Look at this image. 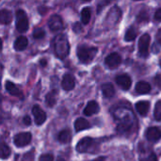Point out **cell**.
<instances>
[{"mask_svg":"<svg viewBox=\"0 0 161 161\" xmlns=\"http://www.w3.org/2000/svg\"><path fill=\"white\" fill-rule=\"evenodd\" d=\"M88 128H90V124L84 118H78L75 122V129L76 132L83 131V130H86Z\"/></svg>","mask_w":161,"mask_h":161,"instance_id":"cell-19","label":"cell"},{"mask_svg":"<svg viewBox=\"0 0 161 161\" xmlns=\"http://www.w3.org/2000/svg\"><path fill=\"white\" fill-rule=\"evenodd\" d=\"M5 87H6L7 92H8L10 95H12V96H16V97H19L20 99H22V98L24 97L23 92H22L17 88V86H15L12 82H10V81H7V82H6Z\"/></svg>","mask_w":161,"mask_h":161,"instance_id":"cell-13","label":"cell"},{"mask_svg":"<svg viewBox=\"0 0 161 161\" xmlns=\"http://www.w3.org/2000/svg\"><path fill=\"white\" fill-rule=\"evenodd\" d=\"M91 17H92L91 8H90L89 7L84 8L81 10V23L84 24V25L89 24V22H90V20H91Z\"/></svg>","mask_w":161,"mask_h":161,"instance_id":"cell-23","label":"cell"},{"mask_svg":"<svg viewBox=\"0 0 161 161\" xmlns=\"http://www.w3.org/2000/svg\"><path fill=\"white\" fill-rule=\"evenodd\" d=\"M94 144V141L92 138L86 137L81 139L77 145H76V151L78 153H87V152H91L90 150L92 149V147Z\"/></svg>","mask_w":161,"mask_h":161,"instance_id":"cell-5","label":"cell"},{"mask_svg":"<svg viewBox=\"0 0 161 161\" xmlns=\"http://www.w3.org/2000/svg\"><path fill=\"white\" fill-rule=\"evenodd\" d=\"M32 113H33V116H34V119H35V123L38 125H42L45 122V120H46V114H45V112L39 106H34L33 107Z\"/></svg>","mask_w":161,"mask_h":161,"instance_id":"cell-10","label":"cell"},{"mask_svg":"<svg viewBox=\"0 0 161 161\" xmlns=\"http://www.w3.org/2000/svg\"><path fill=\"white\" fill-rule=\"evenodd\" d=\"M155 83H156V85H157V87L161 90V75H157L156 77H155Z\"/></svg>","mask_w":161,"mask_h":161,"instance_id":"cell-33","label":"cell"},{"mask_svg":"<svg viewBox=\"0 0 161 161\" xmlns=\"http://www.w3.org/2000/svg\"><path fill=\"white\" fill-rule=\"evenodd\" d=\"M100 108H99V105L95 102V101H90L86 108H84V111L83 113L87 116H91V115H93L95 113H97L99 111Z\"/></svg>","mask_w":161,"mask_h":161,"instance_id":"cell-14","label":"cell"},{"mask_svg":"<svg viewBox=\"0 0 161 161\" xmlns=\"http://www.w3.org/2000/svg\"><path fill=\"white\" fill-rule=\"evenodd\" d=\"M138 20L139 21H147L148 20V14L144 10H142L138 16Z\"/></svg>","mask_w":161,"mask_h":161,"instance_id":"cell-31","label":"cell"},{"mask_svg":"<svg viewBox=\"0 0 161 161\" xmlns=\"http://www.w3.org/2000/svg\"><path fill=\"white\" fill-rule=\"evenodd\" d=\"M21 161H34V153L33 152H29V153L25 154L22 157Z\"/></svg>","mask_w":161,"mask_h":161,"instance_id":"cell-29","label":"cell"},{"mask_svg":"<svg viewBox=\"0 0 161 161\" xmlns=\"http://www.w3.org/2000/svg\"><path fill=\"white\" fill-rule=\"evenodd\" d=\"M46 64H47L46 59H41V65H42V66H45Z\"/></svg>","mask_w":161,"mask_h":161,"instance_id":"cell-38","label":"cell"},{"mask_svg":"<svg viewBox=\"0 0 161 161\" xmlns=\"http://www.w3.org/2000/svg\"><path fill=\"white\" fill-rule=\"evenodd\" d=\"M102 90V92H103V95L106 97V98H111L114 94H115V90H114V87L112 84L110 83H106L102 86L101 88Z\"/></svg>","mask_w":161,"mask_h":161,"instance_id":"cell-20","label":"cell"},{"mask_svg":"<svg viewBox=\"0 0 161 161\" xmlns=\"http://www.w3.org/2000/svg\"><path fill=\"white\" fill-rule=\"evenodd\" d=\"M149 108H150V104L147 101H140L136 104L137 111L142 116H145L148 113Z\"/></svg>","mask_w":161,"mask_h":161,"instance_id":"cell-18","label":"cell"},{"mask_svg":"<svg viewBox=\"0 0 161 161\" xmlns=\"http://www.w3.org/2000/svg\"><path fill=\"white\" fill-rule=\"evenodd\" d=\"M157 40L159 43H161V28L158 29V31L157 33Z\"/></svg>","mask_w":161,"mask_h":161,"instance_id":"cell-37","label":"cell"},{"mask_svg":"<svg viewBox=\"0 0 161 161\" xmlns=\"http://www.w3.org/2000/svg\"><path fill=\"white\" fill-rule=\"evenodd\" d=\"M73 29L75 33H80L82 31V25L81 23H75L73 26Z\"/></svg>","mask_w":161,"mask_h":161,"instance_id":"cell-32","label":"cell"},{"mask_svg":"<svg viewBox=\"0 0 161 161\" xmlns=\"http://www.w3.org/2000/svg\"><path fill=\"white\" fill-rule=\"evenodd\" d=\"M31 140H32V135L29 132H23L17 134L14 137L13 142L17 147H25L31 142Z\"/></svg>","mask_w":161,"mask_h":161,"instance_id":"cell-4","label":"cell"},{"mask_svg":"<svg viewBox=\"0 0 161 161\" xmlns=\"http://www.w3.org/2000/svg\"><path fill=\"white\" fill-rule=\"evenodd\" d=\"M146 138L150 142H158L161 139V129L159 127L153 126L146 130Z\"/></svg>","mask_w":161,"mask_h":161,"instance_id":"cell-11","label":"cell"},{"mask_svg":"<svg viewBox=\"0 0 161 161\" xmlns=\"http://www.w3.org/2000/svg\"><path fill=\"white\" fill-rule=\"evenodd\" d=\"M28 20L24 10L19 9L16 12V28L19 32H26L28 29Z\"/></svg>","mask_w":161,"mask_h":161,"instance_id":"cell-3","label":"cell"},{"mask_svg":"<svg viewBox=\"0 0 161 161\" xmlns=\"http://www.w3.org/2000/svg\"><path fill=\"white\" fill-rule=\"evenodd\" d=\"M39 161H54V157L51 154H44L40 157Z\"/></svg>","mask_w":161,"mask_h":161,"instance_id":"cell-30","label":"cell"},{"mask_svg":"<svg viewBox=\"0 0 161 161\" xmlns=\"http://www.w3.org/2000/svg\"><path fill=\"white\" fill-rule=\"evenodd\" d=\"M94 161H104V158H98V159H96V160Z\"/></svg>","mask_w":161,"mask_h":161,"instance_id":"cell-40","label":"cell"},{"mask_svg":"<svg viewBox=\"0 0 161 161\" xmlns=\"http://www.w3.org/2000/svg\"><path fill=\"white\" fill-rule=\"evenodd\" d=\"M28 44V41L25 36H20L14 42V49L17 51H23L26 48Z\"/></svg>","mask_w":161,"mask_h":161,"instance_id":"cell-15","label":"cell"},{"mask_svg":"<svg viewBox=\"0 0 161 161\" xmlns=\"http://www.w3.org/2000/svg\"><path fill=\"white\" fill-rule=\"evenodd\" d=\"M121 62H122V58L118 53H111L105 59V63L111 69L118 67L121 64Z\"/></svg>","mask_w":161,"mask_h":161,"instance_id":"cell-8","label":"cell"},{"mask_svg":"<svg viewBox=\"0 0 161 161\" xmlns=\"http://www.w3.org/2000/svg\"><path fill=\"white\" fill-rule=\"evenodd\" d=\"M155 19L158 21H161V8H158L155 13Z\"/></svg>","mask_w":161,"mask_h":161,"instance_id":"cell-36","label":"cell"},{"mask_svg":"<svg viewBox=\"0 0 161 161\" xmlns=\"http://www.w3.org/2000/svg\"><path fill=\"white\" fill-rule=\"evenodd\" d=\"M44 36H45V32H44V30L42 29V28H36V29L33 31V37H34V39H36V40H41V39H42Z\"/></svg>","mask_w":161,"mask_h":161,"instance_id":"cell-28","label":"cell"},{"mask_svg":"<svg viewBox=\"0 0 161 161\" xmlns=\"http://www.w3.org/2000/svg\"><path fill=\"white\" fill-rule=\"evenodd\" d=\"M151 91V85L145 81H140L136 85V92L140 94H146L150 92Z\"/></svg>","mask_w":161,"mask_h":161,"instance_id":"cell-16","label":"cell"},{"mask_svg":"<svg viewBox=\"0 0 161 161\" xmlns=\"http://www.w3.org/2000/svg\"><path fill=\"white\" fill-rule=\"evenodd\" d=\"M53 46H54L55 53L58 58H64L69 55L70 45H69L68 39L65 35L63 34L58 35L53 41Z\"/></svg>","mask_w":161,"mask_h":161,"instance_id":"cell-1","label":"cell"},{"mask_svg":"<svg viewBox=\"0 0 161 161\" xmlns=\"http://www.w3.org/2000/svg\"><path fill=\"white\" fill-rule=\"evenodd\" d=\"M9 156H10V148L7 144L2 143V145H1V158L6 159Z\"/></svg>","mask_w":161,"mask_h":161,"instance_id":"cell-26","label":"cell"},{"mask_svg":"<svg viewBox=\"0 0 161 161\" xmlns=\"http://www.w3.org/2000/svg\"><path fill=\"white\" fill-rule=\"evenodd\" d=\"M116 83L125 91H127L131 88V84H132V80L131 77L126 75V74H123V75H119L116 77Z\"/></svg>","mask_w":161,"mask_h":161,"instance_id":"cell-9","label":"cell"},{"mask_svg":"<svg viewBox=\"0 0 161 161\" xmlns=\"http://www.w3.org/2000/svg\"><path fill=\"white\" fill-rule=\"evenodd\" d=\"M137 37V31L135 30L134 27H129L126 32H125V40L126 42H132L136 39Z\"/></svg>","mask_w":161,"mask_h":161,"instance_id":"cell-25","label":"cell"},{"mask_svg":"<svg viewBox=\"0 0 161 161\" xmlns=\"http://www.w3.org/2000/svg\"><path fill=\"white\" fill-rule=\"evenodd\" d=\"M57 99H58V91L53 90V91H51L50 92H48L46 94L45 102H46V104H47V106L49 108H52V107H54L56 105Z\"/></svg>","mask_w":161,"mask_h":161,"instance_id":"cell-17","label":"cell"},{"mask_svg":"<svg viewBox=\"0 0 161 161\" xmlns=\"http://www.w3.org/2000/svg\"><path fill=\"white\" fill-rule=\"evenodd\" d=\"M96 47H89L87 45H79L77 47V57L82 63H90L92 61L97 53Z\"/></svg>","mask_w":161,"mask_h":161,"instance_id":"cell-2","label":"cell"},{"mask_svg":"<svg viewBox=\"0 0 161 161\" xmlns=\"http://www.w3.org/2000/svg\"><path fill=\"white\" fill-rule=\"evenodd\" d=\"M12 21V14L8 9H1L0 11V22L3 25H8Z\"/></svg>","mask_w":161,"mask_h":161,"instance_id":"cell-21","label":"cell"},{"mask_svg":"<svg viewBox=\"0 0 161 161\" xmlns=\"http://www.w3.org/2000/svg\"><path fill=\"white\" fill-rule=\"evenodd\" d=\"M154 116L157 121H161V101H158L156 104L155 107V111H154Z\"/></svg>","mask_w":161,"mask_h":161,"instance_id":"cell-27","label":"cell"},{"mask_svg":"<svg viewBox=\"0 0 161 161\" xmlns=\"http://www.w3.org/2000/svg\"><path fill=\"white\" fill-rule=\"evenodd\" d=\"M131 125H132V122L130 121L128 116H125L121 120V123L118 125V130L121 132H126L130 129Z\"/></svg>","mask_w":161,"mask_h":161,"instance_id":"cell-22","label":"cell"},{"mask_svg":"<svg viewBox=\"0 0 161 161\" xmlns=\"http://www.w3.org/2000/svg\"><path fill=\"white\" fill-rule=\"evenodd\" d=\"M23 122H24V124H25V125H31V119H30V117H29V116H25V117H24Z\"/></svg>","mask_w":161,"mask_h":161,"instance_id":"cell-35","label":"cell"},{"mask_svg":"<svg viewBox=\"0 0 161 161\" xmlns=\"http://www.w3.org/2000/svg\"><path fill=\"white\" fill-rule=\"evenodd\" d=\"M149 45H150V36L148 34H143L139 40V52L142 57L148 56Z\"/></svg>","mask_w":161,"mask_h":161,"instance_id":"cell-6","label":"cell"},{"mask_svg":"<svg viewBox=\"0 0 161 161\" xmlns=\"http://www.w3.org/2000/svg\"><path fill=\"white\" fill-rule=\"evenodd\" d=\"M57 161H65V160H64V159H63L62 158H60V157H59V158H58L57 159Z\"/></svg>","mask_w":161,"mask_h":161,"instance_id":"cell-39","label":"cell"},{"mask_svg":"<svg viewBox=\"0 0 161 161\" xmlns=\"http://www.w3.org/2000/svg\"><path fill=\"white\" fill-rule=\"evenodd\" d=\"M143 161H158V158H157V156L155 154L152 153L147 158H145Z\"/></svg>","mask_w":161,"mask_h":161,"instance_id":"cell-34","label":"cell"},{"mask_svg":"<svg viewBox=\"0 0 161 161\" xmlns=\"http://www.w3.org/2000/svg\"><path fill=\"white\" fill-rule=\"evenodd\" d=\"M160 67H161V60H160Z\"/></svg>","mask_w":161,"mask_h":161,"instance_id":"cell-41","label":"cell"},{"mask_svg":"<svg viewBox=\"0 0 161 161\" xmlns=\"http://www.w3.org/2000/svg\"><path fill=\"white\" fill-rule=\"evenodd\" d=\"M75 86V81L73 75L67 74L63 76L62 81H61V87L64 91H72Z\"/></svg>","mask_w":161,"mask_h":161,"instance_id":"cell-12","label":"cell"},{"mask_svg":"<svg viewBox=\"0 0 161 161\" xmlns=\"http://www.w3.org/2000/svg\"><path fill=\"white\" fill-rule=\"evenodd\" d=\"M48 26L52 31H58L63 28V22L59 15H52L48 20Z\"/></svg>","mask_w":161,"mask_h":161,"instance_id":"cell-7","label":"cell"},{"mask_svg":"<svg viewBox=\"0 0 161 161\" xmlns=\"http://www.w3.org/2000/svg\"><path fill=\"white\" fill-rule=\"evenodd\" d=\"M58 140L61 143H67L68 142H70V140H71V132H70V130L64 129V130L60 131L58 136Z\"/></svg>","mask_w":161,"mask_h":161,"instance_id":"cell-24","label":"cell"}]
</instances>
